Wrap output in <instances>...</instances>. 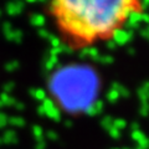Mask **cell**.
I'll return each instance as SVG.
<instances>
[{"label":"cell","mask_w":149,"mask_h":149,"mask_svg":"<svg viewBox=\"0 0 149 149\" xmlns=\"http://www.w3.org/2000/svg\"><path fill=\"white\" fill-rule=\"evenodd\" d=\"M143 10L137 0H56L46 13L67 47L85 50L114 40Z\"/></svg>","instance_id":"1"}]
</instances>
